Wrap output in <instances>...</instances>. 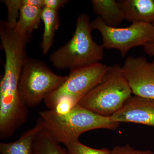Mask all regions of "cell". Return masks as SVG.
Returning a JSON list of instances; mask_svg holds the SVG:
<instances>
[{
  "label": "cell",
  "instance_id": "cell-1",
  "mask_svg": "<svg viewBox=\"0 0 154 154\" xmlns=\"http://www.w3.org/2000/svg\"><path fill=\"white\" fill-rule=\"evenodd\" d=\"M39 118L45 129L59 143L67 146L79 140L84 133L99 129L115 130L120 123L111 121L110 116L94 113L79 104L65 114L54 110L39 112Z\"/></svg>",
  "mask_w": 154,
  "mask_h": 154
},
{
  "label": "cell",
  "instance_id": "cell-2",
  "mask_svg": "<svg viewBox=\"0 0 154 154\" xmlns=\"http://www.w3.org/2000/svg\"><path fill=\"white\" fill-rule=\"evenodd\" d=\"M91 23L87 14L78 17L71 39L51 54L53 66L71 70L100 63L104 57V48L93 40Z\"/></svg>",
  "mask_w": 154,
  "mask_h": 154
},
{
  "label": "cell",
  "instance_id": "cell-3",
  "mask_svg": "<svg viewBox=\"0 0 154 154\" xmlns=\"http://www.w3.org/2000/svg\"><path fill=\"white\" fill-rule=\"evenodd\" d=\"M132 94L122 66L115 64L110 66L102 82L78 104L97 114L110 116L121 109Z\"/></svg>",
  "mask_w": 154,
  "mask_h": 154
},
{
  "label": "cell",
  "instance_id": "cell-4",
  "mask_svg": "<svg viewBox=\"0 0 154 154\" xmlns=\"http://www.w3.org/2000/svg\"><path fill=\"white\" fill-rule=\"evenodd\" d=\"M54 72L42 61L28 57L22 68L18 91L21 101L28 109L38 106L66 80Z\"/></svg>",
  "mask_w": 154,
  "mask_h": 154
},
{
  "label": "cell",
  "instance_id": "cell-5",
  "mask_svg": "<svg viewBox=\"0 0 154 154\" xmlns=\"http://www.w3.org/2000/svg\"><path fill=\"white\" fill-rule=\"evenodd\" d=\"M110 66L99 63L70 70L66 80L45 99V106L54 110L63 99H68L74 105L102 82Z\"/></svg>",
  "mask_w": 154,
  "mask_h": 154
},
{
  "label": "cell",
  "instance_id": "cell-6",
  "mask_svg": "<svg viewBox=\"0 0 154 154\" xmlns=\"http://www.w3.org/2000/svg\"><path fill=\"white\" fill-rule=\"evenodd\" d=\"M91 24L92 30H98L101 33L104 48L117 50L122 57L133 48L144 47L154 41V25L152 24L134 22L126 28H113L105 25L99 17Z\"/></svg>",
  "mask_w": 154,
  "mask_h": 154
},
{
  "label": "cell",
  "instance_id": "cell-7",
  "mask_svg": "<svg viewBox=\"0 0 154 154\" xmlns=\"http://www.w3.org/2000/svg\"><path fill=\"white\" fill-rule=\"evenodd\" d=\"M122 71L134 96L154 99V70L145 58L128 57Z\"/></svg>",
  "mask_w": 154,
  "mask_h": 154
},
{
  "label": "cell",
  "instance_id": "cell-8",
  "mask_svg": "<svg viewBox=\"0 0 154 154\" xmlns=\"http://www.w3.org/2000/svg\"><path fill=\"white\" fill-rule=\"evenodd\" d=\"M110 118L111 121L119 123L129 122L154 127V99L132 96Z\"/></svg>",
  "mask_w": 154,
  "mask_h": 154
},
{
  "label": "cell",
  "instance_id": "cell-9",
  "mask_svg": "<svg viewBox=\"0 0 154 154\" xmlns=\"http://www.w3.org/2000/svg\"><path fill=\"white\" fill-rule=\"evenodd\" d=\"M125 19L134 22L154 23V0L118 1Z\"/></svg>",
  "mask_w": 154,
  "mask_h": 154
},
{
  "label": "cell",
  "instance_id": "cell-10",
  "mask_svg": "<svg viewBox=\"0 0 154 154\" xmlns=\"http://www.w3.org/2000/svg\"><path fill=\"white\" fill-rule=\"evenodd\" d=\"M42 8L24 5L22 3L17 24L14 28L16 33L30 38L34 30L41 25Z\"/></svg>",
  "mask_w": 154,
  "mask_h": 154
},
{
  "label": "cell",
  "instance_id": "cell-11",
  "mask_svg": "<svg viewBox=\"0 0 154 154\" xmlns=\"http://www.w3.org/2000/svg\"><path fill=\"white\" fill-rule=\"evenodd\" d=\"M94 13L110 27L117 28L124 20L123 12L115 0H92Z\"/></svg>",
  "mask_w": 154,
  "mask_h": 154
},
{
  "label": "cell",
  "instance_id": "cell-12",
  "mask_svg": "<svg viewBox=\"0 0 154 154\" xmlns=\"http://www.w3.org/2000/svg\"><path fill=\"white\" fill-rule=\"evenodd\" d=\"M44 128L41 121L38 119L36 125L28 130L15 141L1 143V154H33V141L36 135Z\"/></svg>",
  "mask_w": 154,
  "mask_h": 154
},
{
  "label": "cell",
  "instance_id": "cell-13",
  "mask_svg": "<svg viewBox=\"0 0 154 154\" xmlns=\"http://www.w3.org/2000/svg\"><path fill=\"white\" fill-rule=\"evenodd\" d=\"M42 21L44 25L41 47L43 54H47L53 44L56 31L60 25L58 11L44 8H42Z\"/></svg>",
  "mask_w": 154,
  "mask_h": 154
},
{
  "label": "cell",
  "instance_id": "cell-14",
  "mask_svg": "<svg viewBox=\"0 0 154 154\" xmlns=\"http://www.w3.org/2000/svg\"><path fill=\"white\" fill-rule=\"evenodd\" d=\"M33 154H67L47 130L43 128L36 135L33 146Z\"/></svg>",
  "mask_w": 154,
  "mask_h": 154
},
{
  "label": "cell",
  "instance_id": "cell-15",
  "mask_svg": "<svg viewBox=\"0 0 154 154\" xmlns=\"http://www.w3.org/2000/svg\"><path fill=\"white\" fill-rule=\"evenodd\" d=\"M67 154H110V150L104 148L95 149L77 140L66 146Z\"/></svg>",
  "mask_w": 154,
  "mask_h": 154
},
{
  "label": "cell",
  "instance_id": "cell-16",
  "mask_svg": "<svg viewBox=\"0 0 154 154\" xmlns=\"http://www.w3.org/2000/svg\"><path fill=\"white\" fill-rule=\"evenodd\" d=\"M7 6L8 10L7 22L13 27L17 24L19 16L22 0H5L2 1Z\"/></svg>",
  "mask_w": 154,
  "mask_h": 154
},
{
  "label": "cell",
  "instance_id": "cell-17",
  "mask_svg": "<svg viewBox=\"0 0 154 154\" xmlns=\"http://www.w3.org/2000/svg\"><path fill=\"white\" fill-rule=\"evenodd\" d=\"M110 154H154V152L150 150L137 149L127 144L114 147L110 150Z\"/></svg>",
  "mask_w": 154,
  "mask_h": 154
},
{
  "label": "cell",
  "instance_id": "cell-18",
  "mask_svg": "<svg viewBox=\"0 0 154 154\" xmlns=\"http://www.w3.org/2000/svg\"><path fill=\"white\" fill-rule=\"evenodd\" d=\"M74 106L75 105L69 99H63L59 101L53 110L60 114H65L69 112Z\"/></svg>",
  "mask_w": 154,
  "mask_h": 154
},
{
  "label": "cell",
  "instance_id": "cell-19",
  "mask_svg": "<svg viewBox=\"0 0 154 154\" xmlns=\"http://www.w3.org/2000/svg\"><path fill=\"white\" fill-rule=\"evenodd\" d=\"M69 2L67 0H44V7L58 11Z\"/></svg>",
  "mask_w": 154,
  "mask_h": 154
},
{
  "label": "cell",
  "instance_id": "cell-20",
  "mask_svg": "<svg viewBox=\"0 0 154 154\" xmlns=\"http://www.w3.org/2000/svg\"><path fill=\"white\" fill-rule=\"evenodd\" d=\"M24 5L35 6L43 8L44 7V0H22Z\"/></svg>",
  "mask_w": 154,
  "mask_h": 154
},
{
  "label": "cell",
  "instance_id": "cell-21",
  "mask_svg": "<svg viewBox=\"0 0 154 154\" xmlns=\"http://www.w3.org/2000/svg\"><path fill=\"white\" fill-rule=\"evenodd\" d=\"M154 25V23L153 24ZM144 51L147 54L151 56L154 55V41L144 47Z\"/></svg>",
  "mask_w": 154,
  "mask_h": 154
},
{
  "label": "cell",
  "instance_id": "cell-22",
  "mask_svg": "<svg viewBox=\"0 0 154 154\" xmlns=\"http://www.w3.org/2000/svg\"><path fill=\"white\" fill-rule=\"evenodd\" d=\"M153 57V60L152 62V63H151V65L152 68V69H153L154 70V55Z\"/></svg>",
  "mask_w": 154,
  "mask_h": 154
}]
</instances>
